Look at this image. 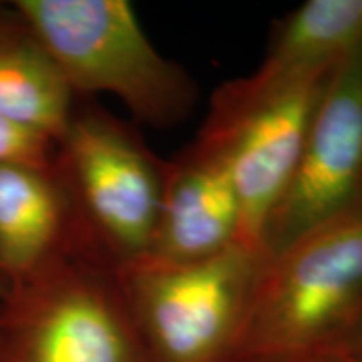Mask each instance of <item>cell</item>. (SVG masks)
Wrapping results in <instances>:
<instances>
[{
  "instance_id": "8fae6325",
  "label": "cell",
  "mask_w": 362,
  "mask_h": 362,
  "mask_svg": "<svg viewBox=\"0 0 362 362\" xmlns=\"http://www.w3.org/2000/svg\"><path fill=\"white\" fill-rule=\"evenodd\" d=\"M362 44V0H307L277 22L259 79H284L336 66Z\"/></svg>"
},
{
  "instance_id": "8992f818",
  "label": "cell",
  "mask_w": 362,
  "mask_h": 362,
  "mask_svg": "<svg viewBox=\"0 0 362 362\" xmlns=\"http://www.w3.org/2000/svg\"><path fill=\"white\" fill-rule=\"evenodd\" d=\"M332 69L284 79L250 74L215 90L197 139L232 175L242 203L243 245L264 250L267 221L292 178Z\"/></svg>"
},
{
  "instance_id": "7c38bea8",
  "label": "cell",
  "mask_w": 362,
  "mask_h": 362,
  "mask_svg": "<svg viewBox=\"0 0 362 362\" xmlns=\"http://www.w3.org/2000/svg\"><path fill=\"white\" fill-rule=\"evenodd\" d=\"M54 139L0 116V165H49L54 160Z\"/></svg>"
},
{
  "instance_id": "52a82bcc",
  "label": "cell",
  "mask_w": 362,
  "mask_h": 362,
  "mask_svg": "<svg viewBox=\"0 0 362 362\" xmlns=\"http://www.w3.org/2000/svg\"><path fill=\"white\" fill-rule=\"evenodd\" d=\"M362 206V44L341 59L317 104L287 188L267 221L264 252Z\"/></svg>"
},
{
  "instance_id": "4fadbf2b",
  "label": "cell",
  "mask_w": 362,
  "mask_h": 362,
  "mask_svg": "<svg viewBox=\"0 0 362 362\" xmlns=\"http://www.w3.org/2000/svg\"><path fill=\"white\" fill-rule=\"evenodd\" d=\"M347 356L352 362H362V317L347 346Z\"/></svg>"
},
{
  "instance_id": "6da1fadb",
  "label": "cell",
  "mask_w": 362,
  "mask_h": 362,
  "mask_svg": "<svg viewBox=\"0 0 362 362\" xmlns=\"http://www.w3.org/2000/svg\"><path fill=\"white\" fill-rule=\"evenodd\" d=\"M362 317V206L265 257L237 362L347 352Z\"/></svg>"
},
{
  "instance_id": "277c9868",
  "label": "cell",
  "mask_w": 362,
  "mask_h": 362,
  "mask_svg": "<svg viewBox=\"0 0 362 362\" xmlns=\"http://www.w3.org/2000/svg\"><path fill=\"white\" fill-rule=\"evenodd\" d=\"M267 253L238 243L211 259H144L117 282L146 362H237Z\"/></svg>"
},
{
  "instance_id": "ba28073f",
  "label": "cell",
  "mask_w": 362,
  "mask_h": 362,
  "mask_svg": "<svg viewBox=\"0 0 362 362\" xmlns=\"http://www.w3.org/2000/svg\"><path fill=\"white\" fill-rule=\"evenodd\" d=\"M242 240V203L232 175L214 149L194 139L166 160L160 220L146 259L192 264L220 255Z\"/></svg>"
},
{
  "instance_id": "5b68a950",
  "label": "cell",
  "mask_w": 362,
  "mask_h": 362,
  "mask_svg": "<svg viewBox=\"0 0 362 362\" xmlns=\"http://www.w3.org/2000/svg\"><path fill=\"white\" fill-rule=\"evenodd\" d=\"M0 362H146L115 269L67 253L0 302Z\"/></svg>"
},
{
  "instance_id": "3957f363",
  "label": "cell",
  "mask_w": 362,
  "mask_h": 362,
  "mask_svg": "<svg viewBox=\"0 0 362 362\" xmlns=\"http://www.w3.org/2000/svg\"><path fill=\"white\" fill-rule=\"evenodd\" d=\"M54 168L69 194L79 253L116 272L146 259L160 220L166 160L133 126L99 106H76Z\"/></svg>"
},
{
  "instance_id": "5bb4252c",
  "label": "cell",
  "mask_w": 362,
  "mask_h": 362,
  "mask_svg": "<svg viewBox=\"0 0 362 362\" xmlns=\"http://www.w3.org/2000/svg\"><path fill=\"white\" fill-rule=\"evenodd\" d=\"M302 362H352L347 356V352H342V354H334V356H324V357H315V359L310 361H302Z\"/></svg>"
},
{
  "instance_id": "9a60e30c",
  "label": "cell",
  "mask_w": 362,
  "mask_h": 362,
  "mask_svg": "<svg viewBox=\"0 0 362 362\" xmlns=\"http://www.w3.org/2000/svg\"><path fill=\"white\" fill-rule=\"evenodd\" d=\"M8 293H11V282H8L6 272H4V267L0 264V302H2Z\"/></svg>"
},
{
  "instance_id": "30bf717a",
  "label": "cell",
  "mask_w": 362,
  "mask_h": 362,
  "mask_svg": "<svg viewBox=\"0 0 362 362\" xmlns=\"http://www.w3.org/2000/svg\"><path fill=\"white\" fill-rule=\"evenodd\" d=\"M76 94L13 2H0V116L57 141Z\"/></svg>"
},
{
  "instance_id": "7a4b0ae2",
  "label": "cell",
  "mask_w": 362,
  "mask_h": 362,
  "mask_svg": "<svg viewBox=\"0 0 362 362\" xmlns=\"http://www.w3.org/2000/svg\"><path fill=\"white\" fill-rule=\"evenodd\" d=\"M76 96L111 94L138 123L171 128L192 115V76L158 52L126 0H13Z\"/></svg>"
},
{
  "instance_id": "9c48e42d",
  "label": "cell",
  "mask_w": 362,
  "mask_h": 362,
  "mask_svg": "<svg viewBox=\"0 0 362 362\" xmlns=\"http://www.w3.org/2000/svg\"><path fill=\"white\" fill-rule=\"evenodd\" d=\"M67 253H79L78 226L54 160L0 165V264L11 292Z\"/></svg>"
}]
</instances>
